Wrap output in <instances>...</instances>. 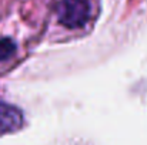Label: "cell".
I'll return each instance as SVG.
<instances>
[{"mask_svg":"<svg viewBox=\"0 0 147 145\" xmlns=\"http://www.w3.org/2000/svg\"><path fill=\"white\" fill-rule=\"evenodd\" d=\"M59 21L67 29L83 27L90 17L89 0H61L57 7Z\"/></svg>","mask_w":147,"mask_h":145,"instance_id":"1","label":"cell"},{"mask_svg":"<svg viewBox=\"0 0 147 145\" xmlns=\"http://www.w3.org/2000/svg\"><path fill=\"white\" fill-rule=\"evenodd\" d=\"M23 125V114L10 104L0 102V135L20 130Z\"/></svg>","mask_w":147,"mask_h":145,"instance_id":"2","label":"cell"},{"mask_svg":"<svg viewBox=\"0 0 147 145\" xmlns=\"http://www.w3.org/2000/svg\"><path fill=\"white\" fill-rule=\"evenodd\" d=\"M16 51V43L11 39H0V61L10 58Z\"/></svg>","mask_w":147,"mask_h":145,"instance_id":"3","label":"cell"}]
</instances>
